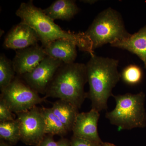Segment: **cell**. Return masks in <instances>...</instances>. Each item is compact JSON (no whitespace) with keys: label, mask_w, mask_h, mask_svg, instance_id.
<instances>
[{"label":"cell","mask_w":146,"mask_h":146,"mask_svg":"<svg viewBox=\"0 0 146 146\" xmlns=\"http://www.w3.org/2000/svg\"><path fill=\"white\" fill-rule=\"evenodd\" d=\"M21 23L27 24L36 32L43 48L58 39L69 40L75 44L80 50L94 54L90 39L84 32L75 33L62 29L54 21L36 7L33 1L22 3L16 12Z\"/></svg>","instance_id":"cell-1"},{"label":"cell","mask_w":146,"mask_h":146,"mask_svg":"<svg viewBox=\"0 0 146 146\" xmlns=\"http://www.w3.org/2000/svg\"><path fill=\"white\" fill-rule=\"evenodd\" d=\"M119 63L117 59L94 54L86 64L89 85L88 98L92 108L99 112L107 109L108 101L113 95L112 90L121 79Z\"/></svg>","instance_id":"cell-2"},{"label":"cell","mask_w":146,"mask_h":146,"mask_svg":"<svg viewBox=\"0 0 146 146\" xmlns=\"http://www.w3.org/2000/svg\"><path fill=\"white\" fill-rule=\"evenodd\" d=\"M87 82L86 64L63 63L49 84L45 97L67 101L79 109L88 98L84 91Z\"/></svg>","instance_id":"cell-3"},{"label":"cell","mask_w":146,"mask_h":146,"mask_svg":"<svg viewBox=\"0 0 146 146\" xmlns=\"http://www.w3.org/2000/svg\"><path fill=\"white\" fill-rule=\"evenodd\" d=\"M84 33L94 52L106 44L127 39L131 35L127 30L121 13L110 7L101 11Z\"/></svg>","instance_id":"cell-4"},{"label":"cell","mask_w":146,"mask_h":146,"mask_svg":"<svg viewBox=\"0 0 146 146\" xmlns=\"http://www.w3.org/2000/svg\"><path fill=\"white\" fill-rule=\"evenodd\" d=\"M112 97L116 102L115 108L105 115L111 124L125 130L145 127V95L143 92L113 95Z\"/></svg>","instance_id":"cell-5"},{"label":"cell","mask_w":146,"mask_h":146,"mask_svg":"<svg viewBox=\"0 0 146 146\" xmlns=\"http://www.w3.org/2000/svg\"><path fill=\"white\" fill-rule=\"evenodd\" d=\"M0 98L5 102L13 112L17 113L32 109L45 101L22 79L16 77L11 83L1 91Z\"/></svg>","instance_id":"cell-6"},{"label":"cell","mask_w":146,"mask_h":146,"mask_svg":"<svg viewBox=\"0 0 146 146\" xmlns=\"http://www.w3.org/2000/svg\"><path fill=\"white\" fill-rule=\"evenodd\" d=\"M21 140L30 145H39L46 136L45 123L41 108L35 106L16 113Z\"/></svg>","instance_id":"cell-7"},{"label":"cell","mask_w":146,"mask_h":146,"mask_svg":"<svg viewBox=\"0 0 146 146\" xmlns=\"http://www.w3.org/2000/svg\"><path fill=\"white\" fill-rule=\"evenodd\" d=\"M63 63L61 60L47 56L33 70L21 76L31 89L39 94L45 95L49 84Z\"/></svg>","instance_id":"cell-8"},{"label":"cell","mask_w":146,"mask_h":146,"mask_svg":"<svg viewBox=\"0 0 146 146\" xmlns=\"http://www.w3.org/2000/svg\"><path fill=\"white\" fill-rule=\"evenodd\" d=\"M100 112L91 108L89 112L79 113L73 126V136L102 143L98 132Z\"/></svg>","instance_id":"cell-9"},{"label":"cell","mask_w":146,"mask_h":146,"mask_svg":"<svg viewBox=\"0 0 146 146\" xmlns=\"http://www.w3.org/2000/svg\"><path fill=\"white\" fill-rule=\"evenodd\" d=\"M39 41L35 31L21 22L13 27L6 35L3 46L5 48L17 50L37 44Z\"/></svg>","instance_id":"cell-10"},{"label":"cell","mask_w":146,"mask_h":146,"mask_svg":"<svg viewBox=\"0 0 146 146\" xmlns=\"http://www.w3.org/2000/svg\"><path fill=\"white\" fill-rule=\"evenodd\" d=\"M47 56L44 48L38 44L17 50L12 60L15 72L20 76L29 72Z\"/></svg>","instance_id":"cell-11"},{"label":"cell","mask_w":146,"mask_h":146,"mask_svg":"<svg viewBox=\"0 0 146 146\" xmlns=\"http://www.w3.org/2000/svg\"><path fill=\"white\" fill-rule=\"evenodd\" d=\"M110 46L136 54L143 62L146 69V25L127 39L114 42Z\"/></svg>","instance_id":"cell-12"},{"label":"cell","mask_w":146,"mask_h":146,"mask_svg":"<svg viewBox=\"0 0 146 146\" xmlns=\"http://www.w3.org/2000/svg\"><path fill=\"white\" fill-rule=\"evenodd\" d=\"M77 48L75 44L66 39H58L44 48L47 56L61 60L63 63H74Z\"/></svg>","instance_id":"cell-13"},{"label":"cell","mask_w":146,"mask_h":146,"mask_svg":"<svg viewBox=\"0 0 146 146\" xmlns=\"http://www.w3.org/2000/svg\"><path fill=\"white\" fill-rule=\"evenodd\" d=\"M43 10L45 14L53 21H70L80 11L76 1L74 0H56Z\"/></svg>","instance_id":"cell-14"},{"label":"cell","mask_w":146,"mask_h":146,"mask_svg":"<svg viewBox=\"0 0 146 146\" xmlns=\"http://www.w3.org/2000/svg\"><path fill=\"white\" fill-rule=\"evenodd\" d=\"M51 108L68 131H72L76 118L79 113L78 108L70 102L60 99L54 102Z\"/></svg>","instance_id":"cell-15"},{"label":"cell","mask_w":146,"mask_h":146,"mask_svg":"<svg viewBox=\"0 0 146 146\" xmlns=\"http://www.w3.org/2000/svg\"><path fill=\"white\" fill-rule=\"evenodd\" d=\"M45 123L46 134L53 135H64L68 130L61 121L54 115L51 108H41Z\"/></svg>","instance_id":"cell-16"},{"label":"cell","mask_w":146,"mask_h":146,"mask_svg":"<svg viewBox=\"0 0 146 146\" xmlns=\"http://www.w3.org/2000/svg\"><path fill=\"white\" fill-rule=\"evenodd\" d=\"M0 138L11 144H16L21 140L20 126L17 119L0 123Z\"/></svg>","instance_id":"cell-17"},{"label":"cell","mask_w":146,"mask_h":146,"mask_svg":"<svg viewBox=\"0 0 146 146\" xmlns=\"http://www.w3.org/2000/svg\"><path fill=\"white\" fill-rule=\"evenodd\" d=\"M12 60L3 54L0 56V89L1 91L6 88L11 83L16 77Z\"/></svg>","instance_id":"cell-18"},{"label":"cell","mask_w":146,"mask_h":146,"mask_svg":"<svg viewBox=\"0 0 146 146\" xmlns=\"http://www.w3.org/2000/svg\"><path fill=\"white\" fill-rule=\"evenodd\" d=\"M143 77V72L141 67L131 64L126 66L121 73V79L129 85H136L141 83Z\"/></svg>","instance_id":"cell-19"},{"label":"cell","mask_w":146,"mask_h":146,"mask_svg":"<svg viewBox=\"0 0 146 146\" xmlns=\"http://www.w3.org/2000/svg\"><path fill=\"white\" fill-rule=\"evenodd\" d=\"M13 112L2 98H0V123L15 120Z\"/></svg>","instance_id":"cell-20"},{"label":"cell","mask_w":146,"mask_h":146,"mask_svg":"<svg viewBox=\"0 0 146 146\" xmlns=\"http://www.w3.org/2000/svg\"><path fill=\"white\" fill-rule=\"evenodd\" d=\"M71 146H100L102 143H98L73 136L72 141L70 143Z\"/></svg>","instance_id":"cell-21"},{"label":"cell","mask_w":146,"mask_h":146,"mask_svg":"<svg viewBox=\"0 0 146 146\" xmlns=\"http://www.w3.org/2000/svg\"><path fill=\"white\" fill-rule=\"evenodd\" d=\"M57 142L55 141L52 135L46 136L39 146H56Z\"/></svg>","instance_id":"cell-22"},{"label":"cell","mask_w":146,"mask_h":146,"mask_svg":"<svg viewBox=\"0 0 146 146\" xmlns=\"http://www.w3.org/2000/svg\"><path fill=\"white\" fill-rule=\"evenodd\" d=\"M56 146H71V143L68 142V140L63 138L57 142Z\"/></svg>","instance_id":"cell-23"},{"label":"cell","mask_w":146,"mask_h":146,"mask_svg":"<svg viewBox=\"0 0 146 146\" xmlns=\"http://www.w3.org/2000/svg\"><path fill=\"white\" fill-rule=\"evenodd\" d=\"M80 1L84 3L93 5L95 3H96L98 1H96V0H82V1Z\"/></svg>","instance_id":"cell-24"},{"label":"cell","mask_w":146,"mask_h":146,"mask_svg":"<svg viewBox=\"0 0 146 146\" xmlns=\"http://www.w3.org/2000/svg\"><path fill=\"white\" fill-rule=\"evenodd\" d=\"M100 146H116L114 144L110 143H102L101 145Z\"/></svg>","instance_id":"cell-25"},{"label":"cell","mask_w":146,"mask_h":146,"mask_svg":"<svg viewBox=\"0 0 146 146\" xmlns=\"http://www.w3.org/2000/svg\"><path fill=\"white\" fill-rule=\"evenodd\" d=\"M0 146H10L8 145V144L5 143L4 142H2L1 141V144H0Z\"/></svg>","instance_id":"cell-26"}]
</instances>
